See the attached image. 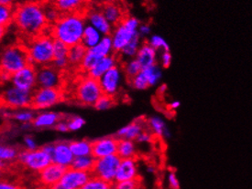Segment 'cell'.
Segmentation results:
<instances>
[{"mask_svg": "<svg viewBox=\"0 0 252 189\" xmlns=\"http://www.w3.org/2000/svg\"><path fill=\"white\" fill-rule=\"evenodd\" d=\"M124 77L125 75L120 64L106 72L98 80L103 93L115 98L120 92Z\"/></svg>", "mask_w": 252, "mask_h": 189, "instance_id": "obj_11", "label": "cell"}, {"mask_svg": "<svg viewBox=\"0 0 252 189\" xmlns=\"http://www.w3.org/2000/svg\"><path fill=\"white\" fill-rule=\"evenodd\" d=\"M93 176L92 173L74 168H67L61 183L69 189H81Z\"/></svg>", "mask_w": 252, "mask_h": 189, "instance_id": "obj_15", "label": "cell"}, {"mask_svg": "<svg viewBox=\"0 0 252 189\" xmlns=\"http://www.w3.org/2000/svg\"><path fill=\"white\" fill-rule=\"evenodd\" d=\"M69 189L68 188H66L64 185H63L62 183H58V184H56V185H54L53 186L52 188H50V189Z\"/></svg>", "mask_w": 252, "mask_h": 189, "instance_id": "obj_59", "label": "cell"}, {"mask_svg": "<svg viewBox=\"0 0 252 189\" xmlns=\"http://www.w3.org/2000/svg\"><path fill=\"white\" fill-rule=\"evenodd\" d=\"M70 147L74 157L92 156L93 141H89L87 139L74 140L70 142Z\"/></svg>", "mask_w": 252, "mask_h": 189, "instance_id": "obj_28", "label": "cell"}, {"mask_svg": "<svg viewBox=\"0 0 252 189\" xmlns=\"http://www.w3.org/2000/svg\"><path fill=\"white\" fill-rule=\"evenodd\" d=\"M38 88H54L62 87V72L58 71L53 64L38 68L37 73Z\"/></svg>", "mask_w": 252, "mask_h": 189, "instance_id": "obj_13", "label": "cell"}, {"mask_svg": "<svg viewBox=\"0 0 252 189\" xmlns=\"http://www.w3.org/2000/svg\"><path fill=\"white\" fill-rule=\"evenodd\" d=\"M14 2H15V0H0V5L13 7Z\"/></svg>", "mask_w": 252, "mask_h": 189, "instance_id": "obj_58", "label": "cell"}, {"mask_svg": "<svg viewBox=\"0 0 252 189\" xmlns=\"http://www.w3.org/2000/svg\"><path fill=\"white\" fill-rule=\"evenodd\" d=\"M143 72H145V74H146L150 87H153V86L158 84L162 77L161 67L159 64L143 69Z\"/></svg>", "mask_w": 252, "mask_h": 189, "instance_id": "obj_36", "label": "cell"}, {"mask_svg": "<svg viewBox=\"0 0 252 189\" xmlns=\"http://www.w3.org/2000/svg\"><path fill=\"white\" fill-rule=\"evenodd\" d=\"M87 53V48L82 43L70 47L69 53H68V59L70 62V67L79 69L80 65H81Z\"/></svg>", "mask_w": 252, "mask_h": 189, "instance_id": "obj_30", "label": "cell"}, {"mask_svg": "<svg viewBox=\"0 0 252 189\" xmlns=\"http://www.w3.org/2000/svg\"><path fill=\"white\" fill-rule=\"evenodd\" d=\"M44 7V12L46 16L47 21L50 25H53L55 22H57L60 19L63 14L58 10V8L54 6V4L51 6H47Z\"/></svg>", "mask_w": 252, "mask_h": 189, "instance_id": "obj_44", "label": "cell"}, {"mask_svg": "<svg viewBox=\"0 0 252 189\" xmlns=\"http://www.w3.org/2000/svg\"><path fill=\"white\" fill-rule=\"evenodd\" d=\"M166 90H167V85L162 84L159 86V91H160V92H164Z\"/></svg>", "mask_w": 252, "mask_h": 189, "instance_id": "obj_61", "label": "cell"}, {"mask_svg": "<svg viewBox=\"0 0 252 189\" xmlns=\"http://www.w3.org/2000/svg\"><path fill=\"white\" fill-rule=\"evenodd\" d=\"M120 61H121V59H120V56L116 53H114L112 55H109V56H106L105 58L100 59L97 61V63L94 66L89 72H87V75L95 79V80H99L109 70H111L116 66L120 65Z\"/></svg>", "mask_w": 252, "mask_h": 189, "instance_id": "obj_21", "label": "cell"}, {"mask_svg": "<svg viewBox=\"0 0 252 189\" xmlns=\"http://www.w3.org/2000/svg\"><path fill=\"white\" fill-rule=\"evenodd\" d=\"M15 9L10 6L0 5V25L1 29L9 26L14 20Z\"/></svg>", "mask_w": 252, "mask_h": 189, "instance_id": "obj_39", "label": "cell"}, {"mask_svg": "<svg viewBox=\"0 0 252 189\" xmlns=\"http://www.w3.org/2000/svg\"><path fill=\"white\" fill-rule=\"evenodd\" d=\"M63 119H64V115H63L59 112L41 111L37 112L32 124L34 128L36 129H50V128H54L55 125Z\"/></svg>", "mask_w": 252, "mask_h": 189, "instance_id": "obj_22", "label": "cell"}, {"mask_svg": "<svg viewBox=\"0 0 252 189\" xmlns=\"http://www.w3.org/2000/svg\"><path fill=\"white\" fill-rule=\"evenodd\" d=\"M154 137L155 136L153 135V133L147 129L140 134V135L137 138L136 142L139 144H152Z\"/></svg>", "mask_w": 252, "mask_h": 189, "instance_id": "obj_50", "label": "cell"}, {"mask_svg": "<svg viewBox=\"0 0 252 189\" xmlns=\"http://www.w3.org/2000/svg\"><path fill=\"white\" fill-rule=\"evenodd\" d=\"M81 189H114V184L93 176Z\"/></svg>", "mask_w": 252, "mask_h": 189, "instance_id": "obj_41", "label": "cell"}, {"mask_svg": "<svg viewBox=\"0 0 252 189\" xmlns=\"http://www.w3.org/2000/svg\"><path fill=\"white\" fill-rule=\"evenodd\" d=\"M120 140L116 136L102 137L93 141V151L92 156L95 159L103 157H110L118 154Z\"/></svg>", "mask_w": 252, "mask_h": 189, "instance_id": "obj_14", "label": "cell"}, {"mask_svg": "<svg viewBox=\"0 0 252 189\" xmlns=\"http://www.w3.org/2000/svg\"><path fill=\"white\" fill-rule=\"evenodd\" d=\"M115 104L116 103L114 97L103 94L101 98L95 103V105H94V108L97 111H106L115 106Z\"/></svg>", "mask_w": 252, "mask_h": 189, "instance_id": "obj_43", "label": "cell"}, {"mask_svg": "<svg viewBox=\"0 0 252 189\" xmlns=\"http://www.w3.org/2000/svg\"><path fill=\"white\" fill-rule=\"evenodd\" d=\"M139 179L114 183V189H139Z\"/></svg>", "mask_w": 252, "mask_h": 189, "instance_id": "obj_46", "label": "cell"}, {"mask_svg": "<svg viewBox=\"0 0 252 189\" xmlns=\"http://www.w3.org/2000/svg\"><path fill=\"white\" fill-rule=\"evenodd\" d=\"M87 22L86 14H63L60 19L50 26V34L68 47L82 43Z\"/></svg>", "mask_w": 252, "mask_h": 189, "instance_id": "obj_2", "label": "cell"}, {"mask_svg": "<svg viewBox=\"0 0 252 189\" xmlns=\"http://www.w3.org/2000/svg\"><path fill=\"white\" fill-rule=\"evenodd\" d=\"M127 81H128V85L132 89L137 90V91H144L150 87L149 81H148L146 74H145V72H143V70L139 72L137 76H135L134 78Z\"/></svg>", "mask_w": 252, "mask_h": 189, "instance_id": "obj_37", "label": "cell"}, {"mask_svg": "<svg viewBox=\"0 0 252 189\" xmlns=\"http://www.w3.org/2000/svg\"><path fill=\"white\" fill-rule=\"evenodd\" d=\"M138 154L137 146L135 141L120 139L118 147V156L121 159H128V158H136Z\"/></svg>", "mask_w": 252, "mask_h": 189, "instance_id": "obj_31", "label": "cell"}, {"mask_svg": "<svg viewBox=\"0 0 252 189\" xmlns=\"http://www.w3.org/2000/svg\"><path fill=\"white\" fill-rule=\"evenodd\" d=\"M139 26L140 22L137 18L126 16L118 26L114 27L110 35L113 41L114 53L120 55L133 38L139 34Z\"/></svg>", "mask_w": 252, "mask_h": 189, "instance_id": "obj_5", "label": "cell"}, {"mask_svg": "<svg viewBox=\"0 0 252 189\" xmlns=\"http://www.w3.org/2000/svg\"><path fill=\"white\" fill-rule=\"evenodd\" d=\"M166 179H167V183H168V186H169V189H180V182L178 180V177L176 176V173L171 170L167 173V176H166Z\"/></svg>", "mask_w": 252, "mask_h": 189, "instance_id": "obj_47", "label": "cell"}, {"mask_svg": "<svg viewBox=\"0 0 252 189\" xmlns=\"http://www.w3.org/2000/svg\"><path fill=\"white\" fill-rule=\"evenodd\" d=\"M141 37L138 34L133 38L132 40L126 46V48L121 52L120 55V59L126 60V59H133L136 58L137 53L139 52L140 46L142 45Z\"/></svg>", "mask_w": 252, "mask_h": 189, "instance_id": "obj_34", "label": "cell"}, {"mask_svg": "<svg viewBox=\"0 0 252 189\" xmlns=\"http://www.w3.org/2000/svg\"><path fill=\"white\" fill-rule=\"evenodd\" d=\"M120 65L127 81L137 76L139 72L143 70L142 66L140 65V63L136 58L122 60V63Z\"/></svg>", "mask_w": 252, "mask_h": 189, "instance_id": "obj_33", "label": "cell"}, {"mask_svg": "<svg viewBox=\"0 0 252 189\" xmlns=\"http://www.w3.org/2000/svg\"><path fill=\"white\" fill-rule=\"evenodd\" d=\"M41 148L46 152L48 155H50L51 157H53L54 149H55V144H46L41 146Z\"/></svg>", "mask_w": 252, "mask_h": 189, "instance_id": "obj_54", "label": "cell"}, {"mask_svg": "<svg viewBox=\"0 0 252 189\" xmlns=\"http://www.w3.org/2000/svg\"><path fill=\"white\" fill-rule=\"evenodd\" d=\"M13 23L27 39H33L50 30L44 7L36 2H26L15 8Z\"/></svg>", "mask_w": 252, "mask_h": 189, "instance_id": "obj_1", "label": "cell"}, {"mask_svg": "<svg viewBox=\"0 0 252 189\" xmlns=\"http://www.w3.org/2000/svg\"><path fill=\"white\" fill-rule=\"evenodd\" d=\"M172 60H173V56L170 53V51L168 52H162L160 53L159 56V66L163 69H168L171 64H172Z\"/></svg>", "mask_w": 252, "mask_h": 189, "instance_id": "obj_48", "label": "cell"}, {"mask_svg": "<svg viewBox=\"0 0 252 189\" xmlns=\"http://www.w3.org/2000/svg\"><path fill=\"white\" fill-rule=\"evenodd\" d=\"M36 111H34L32 108L28 109H22L14 111L13 120L19 122L20 124H25V123H32L34 118L36 116Z\"/></svg>", "mask_w": 252, "mask_h": 189, "instance_id": "obj_38", "label": "cell"}, {"mask_svg": "<svg viewBox=\"0 0 252 189\" xmlns=\"http://www.w3.org/2000/svg\"><path fill=\"white\" fill-rule=\"evenodd\" d=\"M180 106H181V103H180L179 101H173L169 105V108L172 111H175V110H177L179 108Z\"/></svg>", "mask_w": 252, "mask_h": 189, "instance_id": "obj_56", "label": "cell"}, {"mask_svg": "<svg viewBox=\"0 0 252 189\" xmlns=\"http://www.w3.org/2000/svg\"><path fill=\"white\" fill-rule=\"evenodd\" d=\"M146 171L149 174H154L156 169L153 164H149V165H147Z\"/></svg>", "mask_w": 252, "mask_h": 189, "instance_id": "obj_60", "label": "cell"}, {"mask_svg": "<svg viewBox=\"0 0 252 189\" xmlns=\"http://www.w3.org/2000/svg\"><path fill=\"white\" fill-rule=\"evenodd\" d=\"M148 129L147 125V120L144 118H139L132 123L126 124L120 128V130L116 133V135L119 140L120 139H126V140H131V141H136L137 138L140 135L142 132Z\"/></svg>", "mask_w": 252, "mask_h": 189, "instance_id": "obj_19", "label": "cell"}, {"mask_svg": "<svg viewBox=\"0 0 252 189\" xmlns=\"http://www.w3.org/2000/svg\"><path fill=\"white\" fill-rule=\"evenodd\" d=\"M37 73L38 68L30 64L20 70V72L12 74L10 84L14 85L20 90L33 92L38 88Z\"/></svg>", "mask_w": 252, "mask_h": 189, "instance_id": "obj_12", "label": "cell"}, {"mask_svg": "<svg viewBox=\"0 0 252 189\" xmlns=\"http://www.w3.org/2000/svg\"><path fill=\"white\" fill-rule=\"evenodd\" d=\"M70 132H77L86 125V120L81 116H70L66 119Z\"/></svg>", "mask_w": 252, "mask_h": 189, "instance_id": "obj_45", "label": "cell"}, {"mask_svg": "<svg viewBox=\"0 0 252 189\" xmlns=\"http://www.w3.org/2000/svg\"><path fill=\"white\" fill-rule=\"evenodd\" d=\"M54 39L50 33L41 34L27 41V52L29 54L30 63L37 68L51 65L53 63Z\"/></svg>", "mask_w": 252, "mask_h": 189, "instance_id": "obj_3", "label": "cell"}, {"mask_svg": "<svg viewBox=\"0 0 252 189\" xmlns=\"http://www.w3.org/2000/svg\"><path fill=\"white\" fill-rule=\"evenodd\" d=\"M55 144V149L53 153V163L63 166L64 168H70L72 166L74 156L70 147V142L64 140L58 141Z\"/></svg>", "mask_w": 252, "mask_h": 189, "instance_id": "obj_16", "label": "cell"}, {"mask_svg": "<svg viewBox=\"0 0 252 189\" xmlns=\"http://www.w3.org/2000/svg\"><path fill=\"white\" fill-rule=\"evenodd\" d=\"M62 89L37 88L32 92V109L34 111H47L63 101Z\"/></svg>", "mask_w": 252, "mask_h": 189, "instance_id": "obj_8", "label": "cell"}, {"mask_svg": "<svg viewBox=\"0 0 252 189\" xmlns=\"http://www.w3.org/2000/svg\"><path fill=\"white\" fill-rule=\"evenodd\" d=\"M86 19L87 24L96 28L103 36L111 35L113 31L114 27L107 21L101 8L86 11Z\"/></svg>", "mask_w": 252, "mask_h": 189, "instance_id": "obj_17", "label": "cell"}, {"mask_svg": "<svg viewBox=\"0 0 252 189\" xmlns=\"http://www.w3.org/2000/svg\"><path fill=\"white\" fill-rule=\"evenodd\" d=\"M23 144L25 147V150L27 151H34L38 149V144L32 135H27L23 138Z\"/></svg>", "mask_w": 252, "mask_h": 189, "instance_id": "obj_49", "label": "cell"}, {"mask_svg": "<svg viewBox=\"0 0 252 189\" xmlns=\"http://www.w3.org/2000/svg\"><path fill=\"white\" fill-rule=\"evenodd\" d=\"M103 37L104 36L96 28L87 24L82 39V44L85 46L87 50L92 49L99 43Z\"/></svg>", "mask_w": 252, "mask_h": 189, "instance_id": "obj_29", "label": "cell"}, {"mask_svg": "<svg viewBox=\"0 0 252 189\" xmlns=\"http://www.w3.org/2000/svg\"><path fill=\"white\" fill-rule=\"evenodd\" d=\"M54 129L57 131V132H60V133H67V132H70V131H69V127H68V124H67L66 119L61 120L60 122L55 125Z\"/></svg>", "mask_w": 252, "mask_h": 189, "instance_id": "obj_52", "label": "cell"}, {"mask_svg": "<svg viewBox=\"0 0 252 189\" xmlns=\"http://www.w3.org/2000/svg\"><path fill=\"white\" fill-rule=\"evenodd\" d=\"M87 0H54V6L62 14L83 13ZM86 14V13H84Z\"/></svg>", "mask_w": 252, "mask_h": 189, "instance_id": "obj_26", "label": "cell"}, {"mask_svg": "<svg viewBox=\"0 0 252 189\" xmlns=\"http://www.w3.org/2000/svg\"><path fill=\"white\" fill-rule=\"evenodd\" d=\"M136 59L143 69H146L158 64V52L148 42H144L140 46Z\"/></svg>", "mask_w": 252, "mask_h": 189, "instance_id": "obj_23", "label": "cell"}, {"mask_svg": "<svg viewBox=\"0 0 252 189\" xmlns=\"http://www.w3.org/2000/svg\"><path fill=\"white\" fill-rule=\"evenodd\" d=\"M94 163H95V158L93 156L74 157L71 167L74 168V169L80 170V171L92 173L94 166Z\"/></svg>", "mask_w": 252, "mask_h": 189, "instance_id": "obj_35", "label": "cell"}, {"mask_svg": "<svg viewBox=\"0 0 252 189\" xmlns=\"http://www.w3.org/2000/svg\"><path fill=\"white\" fill-rule=\"evenodd\" d=\"M100 6H104V5H107V4H113V3H118L120 0H95Z\"/></svg>", "mask_w": 252, "mask_h": 189, "instance_id": "obj_55", "label": "cell"}, {"mask_svg": "<svg viewBox=\"0 0 252 189\" xmlns=\"http://www.w3.org/2000/svg\"><path fill=\"white\" fill-rule=\"evenodd\" d=\"M120 162L121 158L118 155L95 159L92 175L106 182L114 184L116 182V176Z\"/></svg>", "mask_w": 252, "mask_h": 189, "instance_id": "obj_10", "label": "cell"}, {"mask_svg": "<svg viewBox=\"0 0 252 189\" xmlns=\"http://www.w3.org/2000/svg\"><path fill=\"white\" fill-rule=\"evenodd\" d=\"M20 151L15 146L2 144L0 147V160H1V167L6 166L7 163H12L18 161Z\"/></svg>", "mask_w": 252, "mask_h": 189, "instance_id": "obj_32", "label": "cell"}, {"mask_svg": "<svg viewBox=\"0 0 252 189\" xmlns=\"http://www.w3.org/2000/svg\"><path fill=\"white\" fill-rule=\"evenodd\" d=\"M65 171L66 168L53 163L38 174L39 180L43 187L50 189L62 181Z\"/></svg>", "mask_w": 252, "mask_h": 189, "instance_id": "obj_18", "label": "cell"}, {"mask_svg": "<svg viewBox=\"0 0 252 189\" xmlns=\"http://www.w3.org/2000/svg\"><path fill=\"white\" fill-rule=\"evenodd\" d=\"M69 48L70 47L65 45L64 43L54 39V44H53L54 58L53 59H68Z\"/></svg>", "mask_w": 252, "mask_h": 189, "instance_id": "obj_42", "label": "cell"}, {"mask_svg": "<svg viewBox=\"0 0 252 189\" xmlns=\"http://www.w3.org/2000/svg\"><path fill=\"white\" fill-rule=\"evenodd\" d=\"M148 130L151 131L155 137L170 139L172 137V133L167 127L164 120L159 115H153L147 120Z\"/></svg>", "mask_w": 252, "mask_h": 189, "instance_id": "obj_24", "label": "cell"}, {"mask_svg": "<svg viewBox=\"0 0 252 189\" xmlns=\"http://www.w3.org/2000/svg\"><path fill=\"white\" fill-rule=\"evenodd\" d=\"M97 59L105 58L106 56L114 54L113 41L110 35L104 36L102 40L95 47L89 49Z\"/></svg>", "mask_w": 252, "mask_h": 189, "instance_id": "obj_27", "label": "cell"}, {"mask_svg": "<svg viewBox=\"0 0 252 189\" xmlns=\"http://www.w3.org/2000/svg\"><path fill=\"white\" fill-rule=\"evenodd\" d=\"M146 42L154 48L157 52L162 53V52L170 51V46L168 44V42L166 41L165 39H163L159 35H152Z\"/></svg>", "mask_w": 252, "mask_h": 189, "instance_id": "obj_40", "label": "cell"}, {"mask_svg": "<svg viewBox=\"0 0 252 189\" xmlns=\"http://www.w3.org/2000/svg\"><path fill=\"white\" fill-rule=\"evenodd\" d=\"M20 128L22 130L29 131L31 130L32 128H34L33 124L32 123H25V124H20Z\"/></svg>", "mask_w": 252, "mask_h": 189, "instance_id": "obj_57", "label": "cell"}, {"mask_svg": "<svg viewBox=\"0 0 252 189\" xmlns=\"http://www.w3.org/2000/svg\"><path fill=\"white\" fill-rule=\"evenodd\" d=\"M103 94L99 81L87 74L79 79L73 91L74 99L83 106H94Z\"/></svg>", "mask_w": 252, "mask_h": 189, "instance_id": "obj_6", "label": "cell"}, {"mask_svg": "<svg viewBox=\"0 0 252 189\" xmlns=\"http://www.w3.org/2000/svg\"><path fill=\"white\" fill-rule=\"evenodd\" d=\"M100 8L107 21L113 27L118 26L126 17L122 7L118 3L104 5Z\"/></svg>", "mask_w": 252, "mask_h": 189, "instance_id": "obj_25", "label": "cell"}, {"mask_svg": "<svg viewBox=\"0 0 252 189\" xmlns=\"http://www.w3.org/2000/svg\"><path fill=\"white\" fill-rule=\"evenodd\" d=\"M0 189H22V188L15 183L3 180L0 183Z\"/></svg>", "mask_w": 252, "mask_h": 189, "instance_id": "obj_53", "label": "cell"}, {"mask_svg": "<svg viewBox=\"0 0 252 189\" xmlns=\"http://www.w3.org/2000/svg\"><path fill=\"white\" fill-rule=\"evenodd\" d=\"M136 179H139V168L137 159H121L116 176V182H124Z\"/></svg>", "mask_w": 252, "mask_h": 189, "instance_id": "obj_20", "label": "cell"}, {"mask_svg": "<svg viewBox=\"0 0 252 189\" xmlns=\"http://www.w3.org/2000/svg\"><path fill=\"white\" fill-rule=\"evenodd\" d=\"M29 54L25 44L16 43L7 46L1 53V72L12 75L30 65Z\"/></svg>", "mask_w": 252, "mask_h": 189, "instance_id": "obj_4", "label": "cell"}, {"mask_svg": "<svg viewBox=\"0 0 252 189\" xmlns=\"http://www.w3.org/2000/svg\"><path fill=\"white\" fill-rule=\"evenodd\" d=\"M139 36L141 37V39L147 38V37H151L152 35V27L149 24H140L139 27Z\"/></svg>", "mask_w": 252, "mask_h": 189, "instance_id": "obj_51", "label": "cell"}, {"mask_svg": "<svg viewBox=\"0 0 252 189\" xmlns=\"http://www.w3.org/2000/svg\"><path fill=\"white\" fill-rule=\"evenodd\" d=\"M18 162L27 169L39 174L53 163V158L40 147L34 151H20Z\"/></svg>", "mask_w": 252, "mask_h": 189, "instance_id": "obj_9", "label": "cell"}, {"mask_svg": "<svg viewBox=\"0 0 252 189\" xmlns=\"http://www.w3.org/2000/svg\"><path fill=\"white\" fill-rule=\"evenodd\" d=\"M1 102L3 108H7L13 111L28 109L32 107V92L23 91L14 85H5L1 92Z\"/></svg>", "mask_w": 252, "mask_h": 189, "instance_id": "obj_7", "label": "cell"}]
</instances>
